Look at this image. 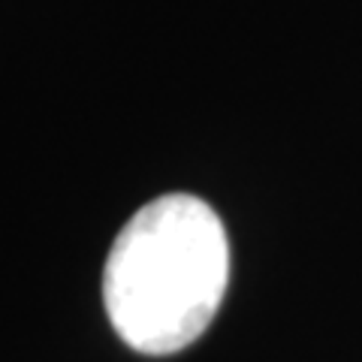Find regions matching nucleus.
<instances>
[{
    "mask_svg": "<svg viewBox=\"0 0 362 362\" xmlns=\"http://www.w3.org/2000/svg\"><path fill=\"white\" fill-rule=\"evenodd\" d=\"M230 242L206 199L166 194L124 223L103 269V305L127 347L169 356L194 344L214 320Z\"/></svg>",
    "mask_w": 362,
    "mask_h": 362,
    "instance_id": "f257e3e1",
    "label": "nucleus"
}]
</instances>
